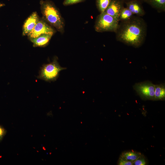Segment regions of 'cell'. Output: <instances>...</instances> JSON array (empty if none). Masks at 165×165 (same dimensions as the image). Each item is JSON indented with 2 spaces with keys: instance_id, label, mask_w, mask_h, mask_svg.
Returning a JSON list of instances; mask_svg holds the SVG:
<instances>
[{
  "instance_id": "1",
  "label": "cell",
  "mask_w": 165,
  "mask_h": 165,
  "mask_svg": "<svg viewBox=\"0 0 165 165\" xmlns=\"http://www.w3.org/2000/svg\"><path fill=\"white\" fill-rule=\"evenodd\" d=\"M147 26L145 20L139 16L119 24L115 32L117 41L135 48L141 46L146 36Z\"/></svg>"
},
{
  "instance_id": "2",
  "label": "cell",
  "mask_w": 165,
  "mask_h": 165,
  "mask_svg": "<svg viewBox=\"0 0 165 165\" xmlns=\"http://www.w3.org/2000/svg\"><path fill=\"white\" fill-rule=\"evenodd\" d=\"M40 9L43 19L56 30L61 33L64 31L65 23L58 9L50 0L40 1Z\"/></svg>"
},
{
  "instance_id": "3",
  "label": "cell",
  "mask_w": 165,
  "mask_h": 165,
  "mask_svg": "<svg viewBox=\"0 0 165 165\" xmlns=\"http://www.w3.org/2000/svg\"><path fill=\"white\" fill-rule=\"evenodd\" d=\"M58 59L55 56L52 62L43 64L40 68L37 78L49 82L56 80L60 72L66 69L60 65Z\"/></svg>"
},
{
  "instance_id": "4",
  "label": "cell",
  "mask_w": 165,
  "mask_h": 165,
  "mask_svg": "<svg viewBox=\"0 0 165 165\" xmlns=\"http://www.w3.org/2000/svg\"><path fill=\"white\" fill-rule=\"evenodd\" d=\"M119 21L118 19L104 12L101 13L96 19L94 29L99 32H116L118 28Z\"/></svg>"
},
{
  "instance_id": "5",
  "label": "cell",
  "mask_w": 165,
  "mask_h": 165,
  "mask_svg": "<svg viewBox=\"0 0 165 165\" xmlns=\"http://www.w3.org/2000/svg\"><path fill=\"white\" fill-rule=\"evenodd\" d=\"M149 81L136 83L134 86V90L142 98L155 100V86Z\"/></svg>"
},
{
  "instance_id": "6",
  "label": "cell",
  "mask_w": 165,
  "mask_h": 165,
  "mask_svg": "<svg viewBox=\"0 0 165 165\" xmlns=\"http://www.w3.org/2000/svg\"><path fill=\"white\" fill-rule=\"evenodd\" d=\"M56 30L43 19L40 18L33 29L27 35L29 38L37 37L43 34L53 35Z\"/></svg>"
},
{
  "instance_id": "7",
  "label": "cell",
  "mask_w": 165,
  "mask_h": 165,
  "mask_svg": "<svg viewBox=\"0 0 165 165\" xmlns=\"http://www.w3.org/2000/svg\"><path fill=\"white\" fill-rule=\"evenodd\" d=\"M124 3L123 0H111L104 12L118 20Z\"/></svg>"
},
{
  "instance_id": "8",
  "label": "cell",
  "mask_w": 165,
  "mask_h": 165,
  "mask_svg": "<svg viewBox=\"0 0 165 165\" xmlns=\"http://www.w3.org/2000/svg\"><path fill=\"white\" fill-rule=\"evenodd\" d=\"M39 19L37 12H33L24 23L23 27V35H27L35 27Z\"/></svg>"
},
{
  "instance_id": "9",
  "label": "cell",
  "mask_w": 165,
  "mask_h": 165,
  "mask_svg": "<svg viewBox=\"0 0 165 165\" xmlns=\"http://www.w3.org/2000/svg\"><path fill=\"white\" fill-rule=\"evenodd\" d=\"M127 8L134 15L142 16L145 12L140 0H132L125 3Z\"/></svg>"
},
{
  "instance_id": "10",
  "label": "cell",
  "mask_w": 165,
  "mask_h": 165,
  "mask_svg": "<svg viewBox=\"0 0 165 165\" xmlns=\"http://www.w3.org/2000/svg\"><path fill=\"white\" fill-rule=\"evenodd\" d=\"M53 35L48 34H43L35 38H29L33 43L34 47H44L47 46Z\"/></svg>"
},
{
  "instance_id": "11",
  "label": "cell",
  "mask_w": 165,
  "mask_h": 165,
  "mask_svg": "<svg viewBox=\"0 0 165 165\" xmlns=\"http://www.w3.org/2000/svg\"><path fill=\"white\" fill-rule=\"evenodd\" d=\"M159 12H165V0H142Z\"/></svg>"
},
{
  "instance_id": "12",
  "label": "cell",
  "mask_w": 165,
  "mask_h": 165,
  "mask_svg": "<svg viewBox=\"0 0 165 165\" xmlns=\"http://www.w3.org/2000/svg\"><path fill=\"white\" fill-rule=\"evenodd\" d=\"M155 100H163L165 98L164 84L155 85Z\"/></svg>"
},
{
  "instance_id": "13",
  "label": "cell",
  "mask_w": 165,
  "mask_h": 165,
  "mask_svg": "<svg viewBox=\"0 0 165 165\" xmlns=\"http://www.w3.org/2000/svg\"><path fill=\"white\" fill-rule=\"evenodd\" d=\"M134 14L127 7H124L121 11L118 20L119 21L123 22L131 18Z\"/></svg>"
},
{
  "instance_id": "14",
  "label": "cell",
  "mask_w": 165,
  "mask_h": 165,
  "mask_svg": "<svg viewBox=\"0 0 165 165\" xmlns=\"http://www.w3.org/2000/svg\"><path fill=\"white\" fill-rule=\"evenodd\" d=\"M141 155L139 153L130 151L123 153L121 157L134 163Z\"/></svg>"
},
{
  "instance_id": "15",
  "label": "cell",
  "mask_w": 165,
  "mask_h": 165,
  "mask_svg": "<svg viewBox=\"0 0 165 165\" xmlns=\"http://www.w3.org/2000/svg\"><path fill=\"white\" fill-rule=\"evenodd\" d=\"M111 0H96V5L100 13L104 12Z\"/></svg>"
},
{
  "instance_id": "16",
  "label": "cell",
  "mask_w": 165,
  "mask_h": 165,
  "mask_svg": "<svg viewBox=\"0 0 165 165\" xmlns=\"http://www.w3.org/2000/svg\"><path fill=\"white\" fill-rule=\"evenodd\" d=\"M85 0H64L63 4L64 6H68L84 1Z\"/></svg>"
},
{
  "instance_id": "17",
  "label": "cell",
  "mask_w": 165,
  "mask_h": 165,
  "mask_svg": "<svg viewBox=\"0 0 165 165\" xmlns=\"http://www.w3.org/2000/svg\"><path fill=\"white\" fill-rule=\"evenodd\" d=\"M146 163L145 159L141 155L133 163L135 165H145Z\"/></svg>"
},
{
  "instance_id": "18",
  "label": "cell",
  "mask_w": 165,
  "mask_h": 165,
  "mask_svg": "<svg viewBox=\"0 0 165 165\" xmlns=\"http://www.w3.org/2000/svg\"><path fill=\"white\" fill-rule=\"evenodd\" d=\"M133 164V162L128 160L121 157L118 162V165H132Z\"/></svg>"
},
{
  "instance_id": "19",
  "label": "cell",
  "mask_w": 165,
  "mask_h": 165,
  "mask_svg": "<svg viewBox=\"0 0 165 165\" xmlns=\"http://www.w3.org/2000/svg\"><path fill=\"white\" fill-rule=\"evenodd\" d=\"M6 132V130L0 125V141L2 140Z\"/></svg>"
},
{
  "instance_id": "20",
  "label": "cell",
  "mask_w": 165,
  "mask_h": 165,
  "mask_svg": "<svg viewBox=\"0 0 165 165\" xmlns=\"http://www.w3.org/2000/svg\"><path fill=\"white\" fill-rule=\"evenodd\" d=\"M5 6L4 4L0 2V8L4 6Z\"/></svg>"
},
{
  "instance_id": "21",
  "label": "cell",
  "mask_w": 165,
  "mask_h": 165,
  "mask_svg": "<svg viewBox=\"0 0 165 165\" xmlns=\"http://www.w3.org/2000/svg\"><path fill=\"white\" fill-rule=\"evenodd\" d=\"M123 0L124 1V2L125 3L126 2H127L130 1L132 0Z\"/></svg>"
},
{
  "instance_id": "22",
  "label": "cell",
  "mask_w": 165,
  "mask_h": 165,
  "mask_svg": "<svg viewBox=\"0 0 165 165\" xmlns=\"http://www.w3.org/2000/svg\"><path fill=\"white\" fill-rule=\"evenodd\" d=\"M140 1H142V0H140Z\"/></svg>"
}]
</instances>
